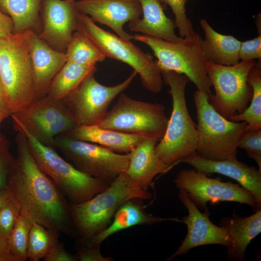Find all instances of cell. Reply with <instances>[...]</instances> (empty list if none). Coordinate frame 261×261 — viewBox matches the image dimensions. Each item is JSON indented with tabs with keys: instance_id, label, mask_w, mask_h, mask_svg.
Instances as JSON below:
<instances>
[{
	"instance_id": "cell-10",
	"label": "cell",
	"mask_w": 261,
	"mask_h": 261,
	"mask_svg": "<svg viewBox=\"0 0 261 261\" xmlns=\"http://www.w3.org/2000/svg\"><path fill=\"white\" fill-rule=\"evenodd\" d=\"M168 119L162 104L138 101L121 93L98 125L141 135L159 142L165 133Z\"/></svg>"
},
{
	"instance_id": "cell-14",
	"label": "cell",
	"mask_w": 261,
	"mask_h": 261,
	"mask_svg": "<svg viewBox=\"0 0 261 261\" xmlns=\"http://www.w3.org/2000/svg\"><path fill=\"white\" fill-rule=\"evenodd\" d=\"M11 115L36 140L53 148L57 136L78 126L61 101L45 96Z\"/></svg>"
},
{
	"instance_id": "cell-36",
	"label": "cell",
	"mask_w": 261,
	"mask_h": 261,
	"mask_svg": "<svg viewBox=\"0 0 261 261\" xmlns=\"http://www.w3.org/2000/svg\"><path fill=\"white\" fill-rule=\"evenodd\" d=\"M239 59L241 60L261 59V34L249 40L241 42L239 49Z\"/></svg>"
},
{
	"instance_id": "cell-15",
	"label": "cell",
	"mask_w": 261,
	"mask_h": 261,
	"mask_svg": "<svg viewBox=\"0 0 261 261\" xmlns=\"http://www.w3.org/2000/svg\"><path fill=\"white\" fill-rule=\"evenodd\" d=\"M178 198L188 211V215L182 219L187 227L188 232L177 250L166 261L185 255L190 249L201 246L219 245L227 247L231 246L232 241L228 230L224 227L217 226L210 220L207 208L202 213L182 189H179Z\"/></svg>"
},
{
	"instance_id": "cell-19",
	"label": "cell",
	"mask_w": 261,
	"mask_h": 261,
	"mask_svg": "<svg viewBox=\"0 0 261 261\" xmlns=\"http://www.w3.org/2000/svg\"><path fill=\"white\" fill-rule=\"evenodd\" d=\"M143 199L133 198L124 203L116 210L114 219L103 230L92 236L79 238L77 248L100 246L110 236L134 226L152 225L166 221L182 222L176 218H165L147 213L145 210Z\"/></svg>"
},
{
	"instance_id": "cell-7",
	"label": "cell",
	"mask_w": 261,
	"mask_h": 261,
	"mask_svg": "<svg viewBox=\"0 0 261 261\" xmlns=\"http://www.w3.org/2000/svg\"><path fill=\"white\" fill-rule=\"evenodd\" d=\"M78 29L104 54L106 58L119 60L130 66L139 74L142 84L154 93L161 91L163 81L160 71L153 57L145 53L130 41L97 26L87 15L80 12Z\"/></svg>"
},
{
	"instance_id": "cell-13",
	"label": "cell",
	"mask_w": 261,
	"mask_h": 261,
	"mask_svg": "<svg viewBox=\"0 0 261 261\" xmlns=\"http://www.w3.org/2000/svg\"><path fill=\"white\" fill-rule=\"evenodd\" d=\"M174 183L179 189L184 190L200 209L207 208L208 202L216 203L219 202L245 204L255 212L261 208V202L239 184L211 178L194 169L181 170L176 174Z\"/></svg>"
},
{
	"instance_id": "cell-26",
	"label": "cell",
	"mask_w": 261,
	"mask_h": 261,
	"mask_svg": "<svg viewBox=\"0 0 261 261\" xmlns=\"http://www.w3.org/2000/svg\"><path fill=\"white\" fill-rule=\"evenodd\" d=\"M96 70V65H84L66 61L52 80L45 96L55 101H61L88 74Z\"/></svg>"
},
{
	"instance_id": "cell-41",
	"label": "cell",
	"mask_w": 261,
	"mask_h": 261,
	"mask_svg": "<svg viewBox=\"0 0 261 261\" xmlns=\"http://www.w3.org/2000/svg\"><path fill=\"white\" fill-rule=\"evenodd\" d=\"M0 251L7 255L11 260L15 261L9 252L7 240L0 236Z\"/></svg>"
},
{
	"instance_id": "cell-24",
	"label": "cell",
	"mask_w": 261,
	"mask_h": 261,
	"mask_svg": "<svg viewBox=\"0 0 261 261\" xmlns=\"http://www.w3.org/2000/svg\"><path fill=\"white\" fill-rule=\"evenodd\" d=\"M220 226L228 230L232 241L231 246L226 250L227 260L245 261L247 246L261 232V209L248 217L233 214L231 217L222 218Z\"/></svg>"
},
{
	"instance_id": "cell-42",
	"label": "cell",
	"mask_w": 261,
	"mask_h": 261,
	"mask_svg": "<svg viewBox=\"0 0 261 261\" xmlns=\"http://www.w3.org/2000/svg\"><path fill=\"white\" fill-rule=\"evenodd\" d=\"M10 196L7 189H0V209Z\"/></svg>"
},
{
	"instance_id": "cell-12",
	"label": "cell",
	"mask_w": 261,
	"mask_h": 261,
	"mask_svg": "<svg viewBox=\"0 0 261 261\" xmlns=\"http://www.w3.org/2000/svg\"><path fill=\"white\" fill-rule=\"evenodd\" d=\"M95 72L88 74L61 100L79 126L98 125L113 100L129 87L137 74L134 71L122 82L106 86L97 81Z\"/></svg>"
},
{
	"instance_id": "cell-4",
	"label": "cell",
	"mask_w": 261,
	"mask_h": 261,
	"mask_svg": "<svg viewBox=\"0 0 261 261\" xmlns=\"http://www.w3.org/2000/svg\"><path fill=\"white\" fill-rule=\"evenodd\" d=\"M30 30L0 38V78L4 98L13 114L36 99L30 53Z\"/></svg>"
},
{
	"instance_id": "cell-23",
	"label": "cell",
	"mask_w": 261,
	"mask_h": 261,
	"mask_svg": "<svg viewBox=\"0 0 261 261\" xmlns=\"http://www.w3.org/2000/svg\"><path fill=\"white\" fill-rule=\"evenodd\" d=\"M61 135L96 144L119 153H130L146 138L141 135L103 128L98 125H78Z\"/></svg>"
},
{
	"instance_id": "cell-40",
	"label": "cell",
	"mask_w": 261,
	"mask_h": 261,
	"mask_svg": "<svg viewBox=\"0 0 261 261\" xmlns=\"http://www.w3.org/2000/svg\"><path fill=\"white\" fill-rule=\"evenodd\" d=\"M12 112L5 99L3 98H0V126L6 118L12 114ZM5 137L0 132V141H2Z\"/></svg>"
},
{
	"instance_id": "cell-6",
	"label": "cell",
	"mask_w": 261,
	"mask_h": 261,
	"mask_svg": "<svg viewBox=\"0 0 261 261\" xmlns=\"http://www.w3.org/2000/svg\"><path fill=\"white\" fill-rule=\"evenodd\" d=\"M193 101L197 121L196 154L213 160L236 159L238 143L247 123L225 118L210 103L208 95L198 89Z\"/></svg>"
},
{
	"instance_id": "cell-11",
	"label": "cell",
	"mask_w": 261,
	"mask_h": 261,
	"mask_svg": "<svg viewBox=\"0 0 261 261\" xmlns=\"http://www.w3.org/2000/svg\"><path fill=\"white\" fill-rule=\"evenodd\" d=\"M54 149H58L81 172L111 183L126 172L129 162V153L118 154L97 144L61 135L55 138Z\"/></svg>"
},
{
	"instance_id": "cell-38",
	"label": "cell",
	"mask_w": 261,
	"mask_h": 261,
	"mask_svg": "<svg viewBox=\"0 0 261 261\" xmlns=\"http://www.w3.org/2000/svg\"><path fill=\"white\" fill-rule=\"evenodd\" d=\"M76 261H111L110 257H103L100 251V246H86L77 249Z\"/></svg>"
},
{
	"instance_id": "cell-20",
	"label": "cell",
	"mask_w": 261,
	"mask_h": 261,
	"mask_svg": "<svg viewBox=\"0 0 261 261\" xmlns=\"http://www.w3.org/2000/svg\"><path fill=\"white\" fill-rule=\"evenodd\" d=\"M30 53L37 99L46 95L52 80L67 59L65 53L53 49L32 30Z\"/></svg>"
},
{
	"instance_id": "cell-5",
	"label": "cell",
	"mask_w": 261,
	"mask_h": 261,
	"mask_svg": "<svg viewBox=\"0 0 261 261\" xmlns=\"http://www.w3.org/2000/svg\"><path fill=\"white\" fill-rule=\"evenodd\" d=\"M151 193L135 184L125 172L120 174L104 190L78 204L69 203L73 232L79 238L96 234L111 223L118 208L133 198L149 200Z\"/></svg>"
},
{
	"instance_id": "cell-30",
	"label": "cell",
	"mask_w": 261,
	"mask_h": 261,
	"mask_svg": "<svg viewBox=\"0 0 261 261\" xmlns=\"http://www.w3.org/2000/svg\"><path fill=\"white\" fill-rule=\"evenodd\" d=\"M59 233L33 222L29 233L27 259L30 261L44 259L53 245L58 240Z\"/></svg>"
},
{
	"instance_id": "cell-34",
	"label": "cell",
	"mask_w": 261,
	"mask_h": 261,
	"mask_svg": "<svg viewBox=\"0 0 261 261\" xmlns=\"http://www.w3.org/2000/svg\"><path fill=\"white\" fill-rule=\"evenodd\" d=\"M238 147L245 150L261 170V130L245 131L240 139Z\"/></svg>"
},
{
	"instance_id": "cell-31",
	"label": "cell",
	"mask_w": 261,
	"mask_h": 261,
	"mask_svg": "<svg viewBox=\"0 0 261 261\" xmlns=\"http://www.w3.org/2000/svg\"><path fill=\"white\" fill-rule=\"evenodd\" d=\"M33 222L20 213L7 239L8 249L15 261L27 259L29 233Z\"/></svg>"
},
{
	"instance_id": "cell-39",
	"label": "cell",
	"mask_w": 261,
	"mask_h": 261,
	"mask_svg": "<svg viewBox=\"0 0 261 261\" xmlns=\"http://www.w3.org/2000/svg\"><path fill=\"white\" fill-rule=\"evenodd\" d=\"M14 33L12 19L0 9V38H7Z\"/></svg>"
},
{
	"instance_id": "cell-18",
	"label": "cell",
	"mask_w": 261,
	"mask_h": 261,
	"mask_svg": "<svg viewBox=\"0 0 261 261\" xmlns=\"http://www.w3.org/2000/svg\"><path fill=\"white\" fill-rule=\"evenodd\" d=\"M180 162L190 165L197 172L207 176L216 173L231 178L261 202V170L254 166H248L237 159L213 160L196 154L183 159Z\"/></svg>"
},
{
	"instance_id": "cell-35",
	"label": "cell",
	"mask_w": 261,
	"mask_h": 261,
	"mask_svg": "<svg viewBox=\"0 0 261 261\" xmlns=\"http://www.w3.org/2000/svg\"><path fill=\"white\" fill-rule=\"evenodd\" d=\"M6 138L0 141V189H6L8 178L15 161Z\"/></svg>"
},
{
	"instance_id": "cell-22",
	"label": "cell",
	"mask_w": 261,
	"mask_h": 261,
	"mask_svg": "<svg viewBox=\"0 0 261 261\" xmlns=\"http://www.w3.org/2000/svg\"><path fill=\"white\" fill-rule=\"evenodd\" d=\"M138 0L143 17L129 22L130 31L173 43L184 40L176 35L174 21L166 15L163 4L159 0Z\"/></svg>"
},
{
	"instance_id": "cell-16",
	"label": "cell",
	"mask_w": 261,
	"mask_h": 261,
	"mask_svg": "<svg viewBox=\"0 0 261 261\" xmlns=\"http://www.w3.org/2000/svg\"><path fill=\"white\" fill-rule=\"evenodd\" d=\"M80 12L97 22L109 27L126 41L133 35L124 29L127 22L140 18L142 10L138 0H79L75 1Z\"/></svg>"
},
{
	"instance_id": "cell-28",
	"label": "cell",
	"mask_w": 261,
	"mask_h": 261,
	"mask_svg": "<svg viewBox=\"0 0 261 261\" xmlns=\"http://www.w3.org/2000/svg\"><path fill=\"white\" fill-rule=\"evenodd\" d=\"M247 81L252 90L250 105L241 113L229 120L247 123L245 131L261 130V61L250 71Z\"/></svg>"
},
{
	"instance_id": "cell-43",
	"label": "cell",
	"mask_w": 261,
	"mask_h": 261,
	"mask_svg": "<svg viewBox=\"0 0 261 261\" xmlns=\"http://www.w3.org/2000/svg\"><path fill=\"white\" fill-rule=\"evenodd\" d=\"M0 261H11V260L7 255L0 251Z\"/></svg>"
},
{
	"instance_id": "cell-32",
	"label": "cell",
	"mask_w": 261,
	"mask_h": 261,
	"mask_svg": "<svg viewBox=\"0 0 261 261\" xmlns=\"http://www.w3.org/2000/svg\"><path fill=\"white\" fill-rule=\"evenodd\" d=\"M162 4L169 5L174 14V23L180 37L190 38L195 34L191 22L186 14V5L188 0H159Z\"/></svg>"
},
{
	"instance_id": "cell-17",
	"label": "cell",
	"mask_w": 261,
	"mask_h": 261,
	"mask_svg": "<svg viewBox=\"0 0 261 261\" xmlns=\"http://www.w3.org/2000/svg\"><path fill=\"white\" fill-rule=\"evenodd\" d=\"M75 0H42L44 28L39 35L43 40L66 48L77 29L80 11Z\"/></svg>"
},
{
	"instance_id": "cell-8",
	"label": "cell",
	"mask_w": 261,
	"mask_h": 261,
	"mask_svg": "<svg viewBox=\"0 0 261 261\" xmlns=\"http://www.w3.org/2000/svg\"><path fill=\"white\" fill-rule=\"evenodd\" d=\"M202 38L195 32L190 38L173 43L144 34H135L133 40L143 43L152 50L161 71H170L185 75L197 89L209 95L211 84L202 49Z\"/></svg>"
},
{
	"instance_id": "cell-44",
	"label": "cell",
	"mask_w": 261,
	"mask_h": 261,
	"mask_svg": "<svg viewBox=\"0 0 261 261\" xmlns=\"http://www.w3.org/2000/svg\"><path fill=\"white\" fill-rule=\"evenodd\" d=\"M0 98H4V95L3 90V89H2V85H1V83L0 78Z\"/></svg>"
},
{
	"instance_id": "cell-27",
	"label": "cell",
	"mask_w": 261,
	"mask_h": 261,
	"mask_svg": "<svg viewBox=\"0 0 261 261\" xmlns=\"http://www.w3.org/2000/svg\"><path fill=\"white\" fill-rule=\"evenodd\" d=\"M42 0H0V9L12 19L14 33L30 30L38 19Z\"/></svg>"
},
{
	"instance_id": "cell-29",
	"label": "cell",
	"mask_w": 261,
	"mask_h": 261,
	"mask_svg": "<svg viewBox=\"0 0 261 261\" xmlns=\"http://www.w3.org/2000/svg\"><path fill=\"white\" fill-rule=\"evenodd\" d=\"M67 61L84 65H95L104 60V54L81 30L77 29L66 47Z\"/></svg>"
},
{
	"instance_id": "cell-2",
	"label": "cell",
	"mask_w": 261,
	"mask_h": 261,
	"mask_svg": "<svg viewBox=\"0 0 261 261\" xmlns=\"http://www.w3.org/2000/svg\"><path fill=\"white\" fill-rule=\"evenodd\" d=\"M163 83L170 87L172 111L165 133L155 146L157 156L171 168L183 159L196 154L198 134L196 125L188 112L186 88L188 81L184 74L161 71Z\"/></svg>"
},
{
	"instance_id": "cell-3",
	"label": "cell",
	"mask_w": 261,
	"mask_h": 261,
	"mask_svg": "<svg viewBox=\"0 0 261 261\" xmlns=\"http://www.w3.org/2000/svg\"><path fill=\"white\" fill-rule=\"evenodd\" d=\"M11 116L14 130L25 136L29 150L38 166L52 179L70 203L85 202L112 183L81 172L62 158L56 150L36 140L16 118Z\"/></svg>"
},
{
	"instance_id": "cell-9",
	"label": "cell",
	"mask_w": 261,
	"mask_h": 261,
	"mask_svg": "<svg viewBox=\"0 0 261 261\" xmlns=\"http://www.w3.org/2000/svg\"><path fill=\"white\" fill-rule=\"evenodd\" d=\"M254 60H241L230 66L206 62V72L215 94L208 95L214 108L225 118L242 113L252 98V90L247 81Z\"/></svg>"
},
{
	"instance_id": "cell-21",
	"label": "cell",
	"mask_w": 261,
	"mask_h": 261,
	"mask_svg": "<svg viewBox=\"0 0 261 261\" xmlns=\"http://www.w3.org/2000/svg\"><path fill=\"white\" fill-rule=\"evenodd\" d=\"M158 143L155 140L146 138L129 153V162L125 173L146 191L157 175L166 173L171 169L157 156L155 146Z\"/></svg>"
},
{
	"instance_id": "cell-25",
	"label": "cell",
	"mask_w": 261,
	"mask_h": 261,
	"mask_svg": "<svg viewBox=\"0 0 261 261\" xmlns=\"http://www.w3.org/2000/svg\"><path fill=\"white\" fill-rule=\"evenodd\" d=\"M200 24L205 35L201 46L206 61L226 66L237 63L241 42L233 36L216 31L205 19H202Z\"/></svg>"
},
{
	"instance_id": "cell-33",
	"label": "cell",
	"mask_w": 261,
	"mask_h": 261,
	"mask_svg": "<svg viewBox=\"0 0 261 261\" xmlns=\"http://www.w3.org/2000/svg\"><path fill=\"white\" fill-rule=\"evenodd\" d=\"M20 214L18 205L10 196L0 209V236L8 239Z\"/></svg>"
},
{
	"instance_id": "cell-37",
	"label": "cell",
	"mask_w": 261,
	"mask_h": 261,
	"mask_svg": "<svg viewBox=\"0 0 261 261\" xmlns=\"http://www.w3.org/2000/svg\"><path fill=\"white\" fill-rule=\"evenodd\" d=\"M45 261H76L75 255L67 251L64 244L58 240L44 258Z\"/></svg>"
},
{
	"instance_id": "cell-1",
	"label": "cell",
	"mask_w": 261,
	"mask_h": 261,
	"mask_svg": "<svg viewBox=\"0 0 261 261\" xmlns=\"http://www.w3.org/2000/svg\"><path fill=\"white\" fill-rule=\"evenodd\" d=\"M15 141L17 156L6 189L20 213L47 229L68 235L74 233L69 203L38 166L22 132H17Z\"/></svg>"
}]
</instances>
